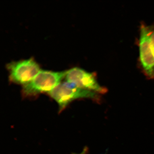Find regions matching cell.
Instances as JSON below:
<instances>
[{
    "label": "cell",
    "instance_id": "4",
    "mask_svg": "<svg viewBox=\"0 0 154 154\" xmlns=\"http://www.w3.org/2000/svg\"><path fill=\"white\" fill-rule=\"evenodd\" d=\"M66 81L75 85L78 88L89 90L98 94H105L107 88L101 86L97 82L96 74L78 67L66 71Z\"/></svg>",
    "mask_w": 154,
    "mask_h": 154
},
{
    "label": "cell",
    "instance_id": "3",
    "mask_svg": "<svg viewBox=\"0 0 154 154\" xmlns=\"http://www.w3.org/2000/svg\"><path fill=\"white\" fill-rule=\"evenodd\" d=\"M10 80L14 83L26 85L33 80L41 70L32 58L13 61L7 65Z\"/></svg>",
    "mask_w": 154,
    "mask_h": 154
},
{
    "label": "cell",
    "instance_id": "1",
    "mask_svg": "<svg viewBox=\"0 0 154 154\" xmlns=\"http://www.w3.org/2000/svg\"><path fill=\"white\" fill-rule=\"evenodd\" d=\"M48 94L57 102L60 112L77 99H89L97 102L100 101L99 94L79 88L75 85L66 81L61 83Z\"/></svg>",
    "mask_w": 154,
    "mask_h": 154
},
{
    "label": "cell",
    "instance_id": "2",
    "mask_svg": "<svg viewBox=\"0 0 154 154\" xmlns=\"http://www.w3.org/2000/svg\"><path fill=\"white\" fill-rule=\"evenodd\" d=\"M66 72L40 70L31 82L23 86V95L31 97L43 92L48 93L61 83Z\"/></svg>",
    "mask_w": 154,
    "mask_h": 154
},
{
    "label": "cell",
    "instance_id": "7",
    "mask_svg": "<svg viewBox=\"0 0 154 154\" xmlns=\"http://www.w3.org/2000/svg\"><path fill=\"white\" fill-rule=\"evenodd\" d=\"M88 148L87 147H85L84 148L82 152L80 153H72V154H88Z\"/></svg>",
    "mask_w": 154,
    "mask_h": 154
},
{
    "label": "cell",
    "instance_id": "5",
    "mask_svg": "<svg viewBox=\"0 0 154 154\" xmlns=\"http://www.w3.org/2000/svg\"><path fill=\"white\" fill-rule=\"evenodd\" d=\"M140 59L142 70L146 77L154 79V56L149 40V26L144 24L140 28L139 40Z\"/></svg>",
    "mask_w": 154,
    "mask_h": 154
},
{
    "label": "cell",
    "instance_id": "6",
    "mask_svg": "<svg viewBox=\"0 0 154 154\" xmlns=\"http://www.w3.org/2000/svg\"><path fill=\"white\" fill-rule=\"evenodd\" d=\"M149 40L152 53L154 56V26H149Z\"/></svg>",
    "mask_w": 154,
    "mask_h": 154
}]
</instances>
